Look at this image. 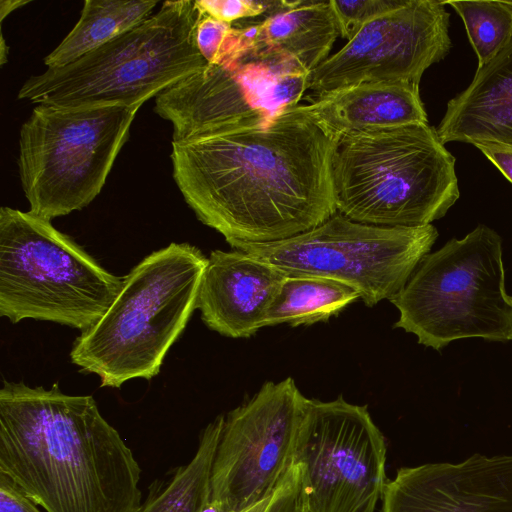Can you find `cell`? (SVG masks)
<instances>
[{
  "label": "cell",
  "mask_w": 512,
  "mask_h": 512,
  "mask_svg": "<svg viewBox=\"0 0 512 512\" xmlns=\"http://www.w3.org/2000/svg\"><path fill=\"white\" fill-rule=\"evenodd\" d=\"M197 48L208 64H221L248 54L240 28L204 15L196 30Z\"/></svg>",
  "instance_id": "obj_23"
},
{
  "label": "cell",
  "mask_w": 512,
  "mask_h": 512,
  "mask_svg": "<svg viewBox=\"0 0 512 512\" xmlns=\"http://www.w3.org/2000/svg\"><path fill=\"white\" fill-rule=\"evenodd\" d=\"M30 3V1L23 0H1L0 1V22L3 24V21L6 16H8L12 11Z\"/></svg>",
  "instance_id": "obj_29"
},
{
  "label": "cell",
  "mask_w": 512,
  "mask_h": 512,
  "mask_svg": "<svg viewBox=\"0 0 512 512\" xmlns=\"http://www.w3.org/2000/svg\"><path fill=\"white\" fill-rule=\"evenodd\" d=\"M310 73L295 59L272 54L207 63L158 94L154 111L172 124V141L184 140L299 105Z\"/></svg>",
  "instance_id": "obj_12"
},
{
  "label": "cell",
  "mask_w": 512,
  "mask_h": 512,
  "mask_svg": "<svg viewBox=\"0 0 512 512\" xmlns=\"http://www.w3.org/2000/svg\"><path fill=\"white\" fill-rule=\"evenodd\" d=\"M202 512H222L216 505L211 502L202 510Z\"/></svg>",
  "instance_id": "obj_30"
},
{
  "label": "cell",
  "mask_w": 512,
  "mask_h": 512,
  "mask_svg": "<svg viewBox=\"0 0 512 512\" xmlns=\"http://www.w3.org/2000/svg\"><path fill=\"white\" fill-rule=\"evenodd\" d=\"M381 512H512V454L401 467L385 485Z\"/></svg>",
  "instance_id": "obj_14"
},
{
  "label": "cell",
  "mask_w": 512,
  "mask_h": 512,
  "mask_svg": "<svg viewBox=\"0 0 512 512\" xmlns=\"http://www.w3.org/2000/svg\"><path fill=\"white\" fill-rule=\"evenodd\" d=\"M461 17L477 55L478 67L493 59L512 40V4L507 0L443 1Z\"/></svg>",
  "instance_id": "obj_22"
},
{
  "label": "cell",
  "mask_w": 512,
  "mask_h": 512,
  "mask_svg": "<svg viewBox=\"0 0 512 512\" xmlns=\"http://www.w3.org/2000/svg\"><path fill=\"white\" fill-rule=\"evenodd\" d=\"M196 1H165L148 18L75 61L32 75L17 97L36 105L81 108L144 102L207 62L196 44Z\"/></svg>",
  "instance_id": "obj_4"
},
{
  "label": "cell",
  "mask_w": 512,
  "mask_h": 512,
  "mask_svg": "<svg viewBox=\"0 0 512 512\" xmlns=\"http://www.w3.org/2000/svg\"><path fill=\"white\" fill-rule=\"evenodd\" d=\"M450 14L443 1L406 2L365 24L310 73L316 96L369 82L419 85L423 73L449 53Z\"/></svg>",
  "instance_id": "obj_13"
},
{
  "label": "cell",
  "mask_w": 512,
  "mask_h": 512,
  "mask_svg": "<svg viewBox=\"0 0 512 512\" xmlns=\"http://www.w3.org/2000/svg\"><path fill=\"white\" fill-rule=\"evenodd\" d=\"M475 147L512 183V146L480 143Z\"/></svg>",
  "instance_id": "obj_28"
},
{
  "label": "cell",
  "mask_w": 512,
  "mask_h": 512,
  "mask_svg": "<svg viewBox=\"0 0 512 512\" xmlns=\"http://www.w3.org/2000/svg\"><path fill=\"white\" fill-rule=\"evenodd\" d=\"M0 472L46 512H137L141 468L90 395L4 381Z\"/></svg>",
  "instance_id": "obj_2"
},
{
  "label": "cell",
  "mask_w": 512,
  "mask_h": 512,
  "mask_svg": "<svg viewBox=\"0 0 512 512\" xmlns=\"http://www.w3.org/2000/svg\"><path fill=\"white\" fill-rule=\"evenodd\" d=\"M303 110L340 140L413 124H428L419 85L361 83L317 96Z\"/></svg>",
  "instance_id": "obj_16"
},
{
  "label": "cell",
  "mask_w": 512,
  "mask_h": 512,
  "mask_svg": "<svg viewBox=\"0 0 512 512\" xmlns=\"http://www.w3.org/2000/svg\"><path fill=\"white\" fill-rule=\"evenodd\" d=\"M208 258L189 243H171L142 259L102 317L75 339L70 358L101 387L119 388L160 372L197 308Z\"/></svg>",
  "instance_id": "obj_3"
},
{
  "label": "cell",
  "mask_w": 512,
  "mask_h": 512,
  "mask_svg": "<svg viewBox=\"0 0 512 512\" xmlns=\"http://www.w3.org/2000/svg\"><path fill=\"white\" fill-rule=\"evenodd\" d=\"M256 24L250 53L286 56L313 71L340 35L330 1H280Z\"/></svg>",
  "instance_id": "obj_18"
},
{
  "label": "cell",
  "mask_w": 512,
  "mask_h": 512,
  "mask_svg": "<svg viewBox=\"0 0 512 512\" xmlns=\"http://www.w3.org/2000/svg\"><path fill=\"white\" fill-rule=\"evenodd\" d=\"M287 274L239 250H214L201 281L197 308L205 325L226 337L247 338L265 327Z\"/></svg>",
  "instance_id": "obj_15"
},
{
  "label": "cell",
  "mask_w": 512,
  "mask_h": 512,
  "mask_svg": "<svg viewBox=\"0 0 512 512\" xmlns=\"http://www.w3.org/2000/svg\"><path fill=\"white\" fill-rule=\"evenodd\" d=\"M157 1L86 0L79 20L45 58L47 68L67 65L151 15Z\"/></svg>",
  "instance_id": "obj_19"
},
{
  "label": "cell",
  "mask_w": 512,
  "mask_h": 512,
  "mask_svg": "<svg viewBox=\"0 0 512 512\" xmlns=\"http://www.w3.org/2000/svg\"><path fill=\"white\" fill-rule=\"evenodd\" d=\"M437 237L432 224L382 227L359 223L337 212L317 227L287 239L229 245L286 274L340 281L354 288L372 307L400 292Z\"/></svg>",
  "instance_id": "obj_9"
},
{
  "label": "cell",
  "mask_w": 512,
  "mask_h": 512,
  "mask_svg": "<svg viewBox=\"0 0 512 512\" xmlns=\"http://www.w3.org/2000/svg\"><path fill=\"white\" fill-rule=\"evenodd\" d=\"M223 415L202 431L192 459L176 472L168 484L151 493L137 512H202L211 499L212 466L221 434Z\"/></svg>",
  "instance_id": "obj_21"
},
{
  "label": "cell",
  "mask_w": 512,
  "mask_h": 512,
  "mask_svg": "<svg viewBox=\"0 0 512 512\" xmlns=\"http://www.w3.org/2000/svg\"><path fill=\"white\" fill-rule=\"evenodd\" d=\"M339 142L297 105L172 141L173 179L197 218L228 244L287 239L337 213Z\"/></svg>",
  "instance_id": "obj_1"
},
{
  "label": "cell",
  "mask_w": 512,
  "mask_h": 512,
  "mask_svg": "<svg viewBox=\"0 0 512 512\" xmlns=\"http://www.w3.org/2000/svg\"><path fill=\"white\" fill-rule=\"evenodd\" d=\"M305 400L292 378L267 381L223 415L211 473L212 504L222 512H242L275 491L294 464Z\"/></svg>",
  "instance_id": "obj_11"
},
{
  "label": "cell",
  "mask_w": 512,
  "mask_h": 512,
  "mask_svg": "<svg viewBox=\"0 0 512 512\" xmlns=\"http://www.w3.org/2000/svg\"><path fill=\"white\" fill-rule=\"evenodd\" d=\"M455 162L428 124L344 138L333 161L337 212L382 227L429 225L459 199Z\"/></svg>",
  "instance_id": "obj_5"
},
{
  "label": "cell",
  "mask_w": 512,
  "mask_h": 512,
  "mask_svg": "<svg viewBox=\"0 0 512 512\" xmlns=\"http://www.w3.org/2000/svg\"><path fill=\"white\" fill-rule=\"evenodd\" d=\"M510 2H511V4H512V0H511Z\"/></svg>",
  "instance_id": "obj_32"
},
{
  "label": "cell",
  "mask_w": 512,
  "mask_h": 512,
  "mask_svg": "<svg viewBox=\"0 0 512 512\" xmlns=\"http://www.w3.org/2000/svg\"><path fill=\"white\" fill-rule=\"evenodd\" d=\"M386 461L385 438L366 405L306 398L294 462L308 512H374Z\"/></svg>",
  "instance_id": "obj_10"
},
{
  "label": "cell",
  "mask_w": 512,
  "mask_h": 512,
  "mask_svg": "<svg viewBox=\"0 0 512 512\" xmlns=\"http://www.w3.org/2000/svg\"><path fill=\"white\" fill-rule=\"evenodd\" d=\"M302 505L300 468L293 464L268 498L242 512H300Z\"/></svg>",
  "instance_id": "obj_25"
},
{
  "label": "cell",
  "mask_w": 512,
  "mask_h": 512,
  "mask_svg": "<svg viewBox=\"0 0 512 512\" xmlns=\"http://www.w3.org/2000/svg\"><path fill=\"white\" fill-rule=\"evenodd\" d=\"M197 7L207 16L231 24L233 21L269 13L277 2L253 0H198Z\"/></svg>",
  "instance_id": "obj_26"
},
{
  "label": "cell",
  "mask_w": 512,
  "mask_h": 512,
  "mask_svg": "<svg viewBox=\"0 0 512 512\" xmlns=\"http://www.w3.org/2000/svg\"><path fill=\"white\" fill-rule=\"evenodd\" d=\"M357 299H360V294L340 281L314 275L287 274L270 306L265 326L324 322Z\"/></svg>",
  "instance_id": "obj_20"
},
{
  "label": "cell",
  "mask_w": 512,
  "mask_h": 512,
  "mask_svg": "<svg viewBox=\"0 0 512 512\" xmlns=\"http://www.w3.org/2000/svg\"><path fill=\"white\" fill-rule=\"evenodd\" d=\"M502 239L479 224L426 254L405 286L390 299L395 328L440 351L464 338L512 340V296L505 288Z\"/></svg>",
  "instance_id": "obj_6"
},
{
  "label": "cell",
  "mask_w": 512,
  "mask_h": 512,
  "mask_svg": "<svg viewBox=\"0 0 512 512\" xmlns=\"http://www.w3.org/2000/svg\"><path fill=\"white\" fill-rule=\"evenodd\" d=\"M436 132L442 144L512 146V40L447 103Z\"/></svg>",
  "instance_id": "obj_17"
},
{
  "label": "cell",
  "mask_w": 512,
  "mask_h": 512,
  "mask_svg": "<svg viewBox=\"0 0 512 512\" xmlns=\"http://www.w3.org/2000/svg\"><path fill=\"white\" fill-rule=\"evenodd\" d=\"M122 285L51 221L1 207L0 315L11 323L30 318L84 331Z\"/></svg>",
  "instance_id": "obj_7"
},
{
  "label": "cell",
  "mask_w": 512,
  "mask_h": 512,
  "mask_svg": "<svg viewBox=\"0 0 512 512\" xmlns=\"http://www.w3.org/2000/svg\"><path fill=\"white\" fill-rule=\"evenodd\" d=\"M300 512H308V511L305 509L304 505H302Z\"/></svg>",
  "instance_id": "obj_31"
},
{
  "label": "cell",
  "mask_w": 512,
  "mask_h": 512,
  "mask_svg": "<svg viewBox=\"0 0 512 512\" xmlns=\"http://www.w3.org/2000/svg\"><path fill=\"white\" fill-rule=\"evenodd\" d=\"M138 108L36 105L19 134L18 169L29 212L51 221L101 192Z\"/></svg>",
  "instance_id": "obj_8"
},
{
  "label": "cell",
  "mask_w": 512,
  "mask_h": 512,
  "mask_svg": "<svg viewBox=\"0 0 512 512\" xmlns=\"http://www.w3.org/2000/svg\"><path fill=\"white\" fill-rule=\"evenodd\" d=\"M406 0L330 1L341 37L351 40L371 20L402 6Z\"/></svg>",
  "instance_id": "obj_24"
},
{
  "label": "cell",
  "mask_w": 512,
  "mask_h": 512,
  "mask_svg": "<svg viewBox=\"0 0 512 512\" xmlns=\"http://www.w3.org/2000/svg\"><path fill=\"white\" fill-rule=\"evenodd\" d=\"M0 512H41L8 476L0 472Z\"/></svg>",
  "instance_id": "obj_27"
}]
</instances>
